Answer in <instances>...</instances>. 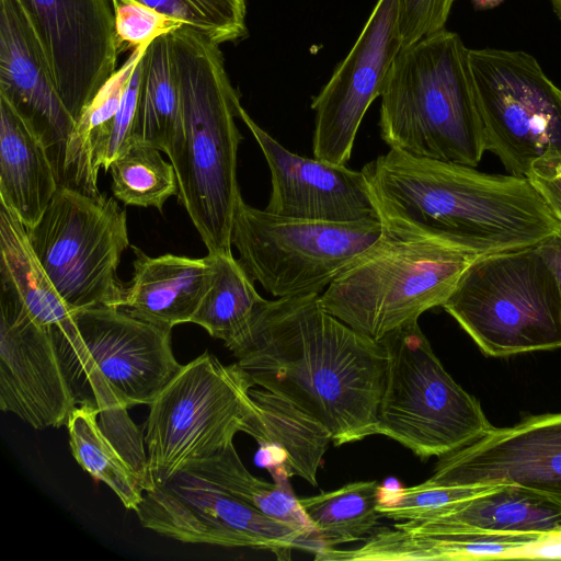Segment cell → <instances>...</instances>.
Here are the masks:
<instances>
[{
    "mask_svg": "<svg viewBox=\"0 0 561 561\" xmlns=\"http://www.w3.org/2000/svg\"><path fill=\"white\" fill-rule=\"evenodd\" d=\"M319 296L266 300L232 354L254 386L312 415L341 446L378 434L388 356L380 341L328 313Z\"/></svg>",
    "mask_w": 561,
    "mask_h": 561,
    "instance_id": "1",
    "label": "cell"
},
{
    "mask_svg": "<svg viewBox=\"0 0 561 561\" xmlns=\"http://www.w3.org/2000/svg\"><path fill=\"white\" fill-rule=\"evenodd\" d=\"M362 172L381 222L448 236L481 256L536 248L561 228L526 176L489 174L396 148Z\"/></svg>",
    "mask_w": 561,
    "mask_h": 561,
    "instance_id": "2",
    "label": "cell"
},
{
    "mask_svg": "<svg viewBox=\"0 0 561 561\" xmlns=\"http://www.w3.org/2000/svg\"><path fill=\"white\" fill-rule=\"evenodd\" d=\"M170 37L181 95L180 123L168 154L178 179V199L208 253L230 254L234 213L242 198L237 180L240 95L229 80L219 44L185 25Z\"/></svg>",
    "mask_w": 561,
    "mask_h": 561,
    "instance_id": "3",
    "label": "cell"
},
{
    "mask_svg": "<svg viewBox=\"0 0 561 561\" xmlns=\"http://www.w3.org/2000/svg\"><path fill=\"white\" fill-rule=\"evenodd\" d=\"M379 129L389 148L477 167L485 146L483 122L460 36L443 30L401 48L380 94Z\"/></svg>",
    "mask_w": 561,
    "mask_h": 561,
    "instance_id": "4",
    "label": "cell"
},
{
    "mask_svg": "<svg viewBox=\"0 0 561 561\" xmlns=\"http://www.w3.org/2000/svg\"><path fill=\"white\" fill-rule=\"evenodd\" d=\"M382 227L379 240L319 296L328 313L375 341L442 307L482 257L445 234Z\"/></svg>",
    "mask_w": 561,
    "mask_h": 561,
    "instance_id": "5",
    "label": "cell"
},
{
    "mask_svg": "<svg viewBox=\"0 0 561 561\" xmlns=\"http://www.w3.org/2000/svg\"><path fill=\"white\" fill-rule=\"evenodd\" d=\"M252 387L238 363L224 365L208 352L182 366L149 404L144 427L153 486L226 449L237 433L256 434L262 417Z\"/></svg>",
    "mask_w": 561,
    "mask_h": 561,
    "instance_id": "6",
    "label": "cell"
},
{
    "mask_svg": "<svg viewBox=\"0 0 561 561\" xmlns=\"http://www.w3.org/2000/svg\"><path fill=\"white\" fill-rule=\"evenodd\" d=\"M442 308L488 356L561 347L559 288L537 247L478 259Z\"/></svg>",
    "mask_w": 561,
    "mask_h": 561,
    "instance_id": "7",
    "label": "cell"
},
{
    "mask_svg": "<svg viewBox=\"0 0 561 561\" xmlns=\"http://www.w3.org/2000/svg\"><path fill=\"white\" fill-rule=\"evenodd\" d=\"M380 342L388 365L378 434L427 459L459 450L494 427L480 402L446 371L417 321Z\"/></svg>",
    "mask_w": 561,
    "mask_h": 561,
    "instance_id": "8",
    "label": "cell"
},
{
    "mask_svg": "<svg viewBox=\"0 0 561 561\" xmlns=\"http://www.w3.org/2000/svg\"><path fill=\"white\" fill-rule=\"evenodd\" d=\"M379 217L330 222L283 217L238 203L231 243L253 282L277 298L321 295L380 238Z\"/></svg>",
    "mask_w": 561,
    "mask_h": 561,
    "instance_id": "9",
    "label": "cell"
},
{
    "mask_svg": "<svg viewBox=\"0 0 561 561\" xmlns=\"http://www.w3.org/2000/svg\"><path fill=\"white\" fill-rule=\"evenodd\" d=\"M30 243L60 298L72 310L122 308L117 267L129 245L126 211L113 197L59 186Z\"/></svg>",
    "mask_w": 561,
    "mask_h": 561,
    "instance_id": "10",
    "label": "cell"
},
{
    "mask_svg": "<svg viewBox=\"0 0 561 561\" xmlns=\"http://www.w3.org/2000/svg\"><path fill=\"white\" fill-rule=\"evenodd\" d=\"M486 151L527 176L534 162L561 152V88L529 53L469 49Z\"/></svg>",
    "mask_w": 561,
    "mask_h": 561,
    "instance_id": "11",
    "label": "cell"
},
{
    "mask_svg": "<svg viewBox=\"0 0 561 561\" xmlns=\"http://www.w3.org/2000/svg\"><path fill=\"white\" fill-rule=\"evenodd\" d=\"M76 332L57 342L85 376L100 412L149 405L183 365L171 348V330L121 308L72 313Z\"/></svg>",
    "mask_w": 561,
    "mask_h": 561,
    "instance_id": "12",
    "label": "cell"
},
{
    "mask_svg": "<svg viewBox=\"0 0 561 561\" xmlns=\"http://www.w3.org/2000/svg\"><path fill=\"white\" fill-rule=\"evenodd\" d=\"M136 514L142 527L182 542L264 549L278 560L311 551L295 529L190 471L145 491Z\"/></svg>",
    "mask_w": 561,
    "mask_h": 561,
    "instance_id": "13",
    "label": "cell"
},
{
    "mask_svg": "<svg viewBox=\"0 0 561 561\" xmlns=\"http://www.w3.org/2000/svg\"><path fill=\"white\" fill-rule=\"evenodd\" d=\"M399 0H378L354 46L311 103L313 157L334 164L351 158L360 123L380 96L388 71L402 48Z\"/></svg>",
    "mask_w": 561,
    "mask_h": 561,
    "instance_id": "14",
    "label": "cell"
},
{
    "mask_svg": "<svg viewBox=\"0 0 561 561\" xmlns=\"http://www.w3.org/2000/svg\"><path fill=\"white\" fill-rule=\"evenodd\" d=\"M76 408L54 329L12 294L0 296V409L35 430L66 425Z\"/></svg>",
    "mask_w": 561,
    "mask_h": 561,
    "instance_id": "15",
    "label": "cell"
},
{
    "mask_svg": "<svg viewBox=\"0 0 561 561\" xmlns=\"http://www.w3.org/2000/svg\"><path fill=\"white\" fill-rule=\"evenodd\" d=\"M75 122L116 71L119 53L107 0H21Z\"/></svg>",
    "mask_w": 561,
    "mask_h": 561,
    "instance_id": "16",
    "label": "cell"
},
{
    "mask_svg": "<svg viewBox=\"0 0 561 561\" xmlns=\"http://www.w3.org/2000/svg\"><path fill=\"white\" fill-rule=\"evenodd\" d=\"M428 479L443 485L511 484L561 502V412L493 427L440 457Z\"/></svg>",
    "mask_w": 561,
    "mask_h": 561,
    "instance_id": "17",
    "label": "cell"
},
{
    "mask_svg": "<svg viewBox=\"0 0 561 561\" xmlns=\"http://www.w3.org/2000/svg\"><path fill=\"white\" fill-rule=\"evenodd\" d=\"M239 118L252 133L271 172L272 191L265 209L308 220L353 222L379 217L366 179L346 164H334L289 151L239 106Z\"/></svg>",
    "mask_w": 561,
    "mask_h": 561,
    "instance_id": "18",
    "label": "cell"
},
{
    "mask_svg": "<svg viewBox=\"0 0 561 561\" xmlns=\"http://www.w3.org/2000/svg\"><path fill=\"white\" fill-rule=\"evenodd\" d=\"M0 95L39 136L60 185L76 122L58 93L49 60L21 0H0Z\"/></svg>",
    "mask_w": 561,
    "mask_h": 561,
    "instance_id": "19",
    "label": "cell"
},
{
    "mask_svg": "<svg viewBox=\"0 0 561 561\" xmlns=\"http://www.w3.org/2000/svg\"><path fill=\"white\" fill-rule=\"evenodd\" d=\"M133 249L134 276L121 309L168 329L191 322L210 284V256L163 254L152 257L137 247Z\"/></svg>",
    "mask_w": 561,
    "mask_h": 561,
    "instance_id": "20",
    "label": "cell"
},
{
    "mask_svg": "<svg viewBox=\"0 0 561 561\" xmlns=\"http://www.w3.org/2000/svg\"><path fill=\"white\" fill-rule=\"evenodd\" d=\"M393 526L416 533L541 534L561 529V502L528 489L503 484L493 492Z\"/></svg>",
    "mask_w": 561,
    "mask_h": 561,
    "instance_id": "21",
    "label": "cell"
},
{
    "mask_svg": "<svg viewBox=\"0 0 561 561\" xmlns=\"http://www.w3.org/2000/svg\"><path fill=\"white\" fill-rule=\"evenodd\" d=\"M393 526V525H392ZM538 534L493 531L416 533L401 527H383L354 549L322 548L317 561H489L504 554Z\"/></svg>",
    "mask_w": 561,
    "mask_h": 561,
    "instance_id": "22",
    "label": "cell"
},
{
    "mask_svg": "<svg viewBox=\"0 0 561 561\" xmlns=\"http://www.w3.org/2000/svg\"><path fill=\"white\" fill-rule=\"evenodd\" d=\"M59 184L45 145L0 95V199L26 229L42 219Z\"/></svg>",
    "mask_w": 561,
    "mask_h": 561,
    "instance_id": "23",
    "label": "cell"
},
{
    "mask_svg": "<svg viewBox=\"0 0 561 561\" xmlns=\"http://www.w3.org/2000/svg\"><path fill=\"white\" fill-rule=\"evenodd\" d=\"M250 394L262 417V426L254 439L265 455L263 465L267 469L285 466L290 476L317 486L318 469L332 442L330 431L279 394L253 387Z\"/></svg>",
    "mask_w": 561,
    "mask_h": 561,
    "instance_id": "24",
    "label": "cell"
},
{
    "mask_svg": "<svg viewBox=\"0 0 561 561\" xmlns=\"http://www.w3.org/2000/svg\"><path fill=\"white\" fill-rule=\"evenodd\" d=\"M0 284L41 325L62 337L76 331L72 311L60 298L30 243L24 225L0 206Z\"/></svg>",
    "mask_w": 561,
    "mask_h": 561,
    "instance_id": "25",
    "label": "cell"
},
{
    "mask_svg": "<svg viewBox=\"0 0 561 561\" xmlns=\"http://www.w3.org/2000/svg\"><path fill=\"white\" fill-rule=\"evenodd\" d=\"M183 471L207 480L270 518L295 529L309 542L311 552L321 549L317 529L289 485L290 476L286 469L270 471L274 483L257 479L244 467L232 444L214 456L192 462Z\"/></svg>",
    "mask_w": 561,
    "mask_h": 561,
    "instance_id": "26",
    "label": "cell"
},
{
    "mask_svg": "<svg viewBox=\"0 0 561 561\" xmlns=\"http://www.w3.org/2000/svg\"><path fill=\"white\" fill-rule=\"evenodd\" d=\"M181 95L170 33L152 41L141 58L131 144L169 154L178 130Z\"/></svg>",
    "mask_w": 561,
    "mask_h": 561,
    "instance_id": "27",
    "label": "cell"
},
{
    "mask_svg": "<svg viewBox=\"0 0 561 561\" xmlns=\"http://www.w3.org/2000/svg\"><path fill=\"white\" fill-rule=\"evenodd\" d=\"M213 273L209 287L191 322L224 341L234 353L244 342L251 323L266 299L232 253H208Z\"/></svg>",
    "mask_w": 561,
    "mask_h": 561,
    "instance_id": "28",
    "label": "cell"
},
{
    "mask_svg": "<svg viewBox=\"0 0 561 561\" xmlns=\"http://www.w3.org/2000/svg\"><path fill=\"white\" fill-rule=\"evenodd\" d=\"M99 408L90 401L76 407L66 424L76 461L95 480L105 483L125 508L137 512L144 483L137 471L102 430Z\"/></svg>",
    "mask_w": 561,
    "mask_h": 561,
    "instance_id": "29",
    "label": "cell"
},
{
    "mask_svg": "<svg viewBox=\"0 0 561 561\" xmlns=\"http://www.w3.org/2000/svg\"><path fill=\"white\" fill-rule=\"evenodd\" d=\"M148 46L131 50L123 66L100 88L76 121L59 186L92 196L101 194L98 188L99 172L93 164L95 138L116 114L130 76Z\"/></svg>",
    "mask_w": 561,
    "mask_h": 561,
    "instance_id": "30",
    "label": "cell"
},
{
    "mask_svg": "<svg viewBox=\"0 0 561 561\" xmlns=\"http://www.w3.org/2000/svg\"><path fill=\"white\" fill-rule=\"evenodd\" d=\"M379 483L358 481L330 492L299 499L313 523L322 548L366 539L382 517L377 511Z\"/></svg>",
    "mask_w": 561,
    "mask_h": 561,
    "instance_id": "31",
    "label": "cell"
},
{
    "mask_svg": "<svg viewBox=\"0 0 561 561\" xmlns=\"http://www.w3.org/2000/svg\"><path fill=\"white\" fill-rule=\"evenodd\" d=\"M112 192L125 205L154 207L179 194L172 163L164 161L156 147L133 142L110 165Z\"/></svg>",
    "mask_w": 561,
    "mask_h": 561,
    "instance_id": "32",
    "label": "cell"
},
{
    "mask_svg": "<svg viewBox=\"0 0 561 561\" xmlns=\"http://www.w3.org/2000/svg\"><path fill=\"white\" fill-rule=\"evenodd\" d=\"M114 4L121 0H110ZM217 44L248 35L245 0H135Z\"/></svg>",
    "mask_w": 561,
    "mask_h": 561,
    "instance_id": "33",
    "label": "cell"
},
{
    "mask_svg": "<svg viewBox=\"0 0 561 561\" xmlns=\"http://www.w3.org/2000/svg\"><path fill=\"white\" fill-rule=\"evenodd\" d=\"M503 484L443 485L427 479L410 488L379 485L377 511L397 522L425 517L454 503L500 489Z\"/></svg>",
    "mask_w": 561,
    "mask_h": 561,
    "instance_id": "34",
    "label": "cell"
},
{
    "mask_svg": "<svg viewBox=\"0 0 561 561\" xmlns=\"http://www.w3.org/2000/svg\"><path fill=\"white\" fill-rule=\"evenodd\" d=\"M112 8L119 51L148 46L157 37L183 26L182 23L135 0H121L112 4Z\"/></svg>",
    "mask_w": 561,
    "mask_h": 561,
    "instance_id": "35",
    "label": "cell"
},
{
    "mask_svg": "<svg viewBox=\"0 0 561 561\" xmlns=\"http://www.w3.org/2000/svg\"><path fill=\"white\" fill-rule=\"evenodd\" d=\"M455 0H399L398 30L402 48L445 30Z\"/></svg>",
    "mask_w": 561,
    "mask_h": 561,
    "instance_id": "36",
    "label": "cell"
},
{
    "mask_svg": "<svg viewBox=\"0 0 561 561\" xmlns=\"http://www.w3.org/2000/svg\"><path fill=\"white\" fill-rule=\"evenodd\" d=\"M526 178L561 221V152L538 159L531 164Z\"/></svg>",
    "mask_w": 561,
    "mask_h": 561,
    "instance_id": "37",
    "label": "cell"
},
{
    "mask_svg": "<svg viewBox=\"0 0 561 561\" xmlns=\"http://www.w3.org/2000/svg\"><path fill=\"white\" fill-rule=\"evenodd\" d=\"M508 559H561V529L538 534L529 541L508 550Z\"/></svg>",
    "mask_w": 561,
    "mask_h": 561,
    "instance_id": "38",
    "label": "cell"
},
{
    "mask_svg": "<svg viewBox=\"0 0 561 561\" xmlns=\"http://www.w3.org/2000/svg\"><path fill=\"white\" fill-rule=\"evenodd\" d=\"M537 250L556 277L561 300V228L553 236L539 244Z\"/></svg>",
    "mask_w": 561,
    "mask_h": 561,
    "instance_id": "39",
    "label": "cell"
},
{
    "mask_svg": "<svg viewBox=\"0 0 561 561\" xmlns=\"http://www.w3.org/2000/svg\"><path fill=\"white\" fill-rule=\"evenodd\" d=\"M504 0H471L473 7L478 10L492 9L500 5Z\"/></svg>",
    "mask_w": 561,
    "mask_h": 561,
    "instance_id": "40",
    "label": "cell"
},
{
    "mask_svg": "<svg viewBox=\"0 0 561 561\" xmlns=\"http://www.w3.org/2000/svg\"><path fill=\"white\" fill-rule=\"evenodd\" d=\"M557 18L561 21V0H549Z\"/></svg>",
    "mask_w": 561,
    "mask_h": 561,
    "instance_id": "41",
    "label": "cell"
}]
</instances>
